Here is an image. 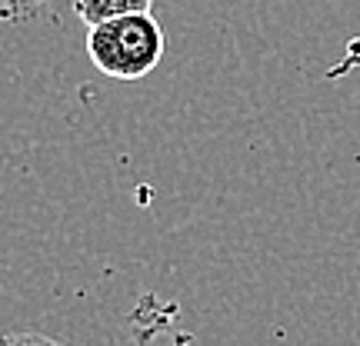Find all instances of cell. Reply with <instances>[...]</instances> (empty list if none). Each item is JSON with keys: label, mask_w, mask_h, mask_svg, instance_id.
<instances>
[{"label": "cell", "mask_w": 360, "mask_h": 346, "mask_svg": "<svg viewBox=\"0 0 360 346\" xmlns=\"http://www.w3.org/2000/svg\"><path fill=\"white\" fill-rule=\"evenodd\" d=\"M154 0H74V13L87 27L110 20V17H124V13H137V11H150Z\"/></svg>", "instance_id": "obj_2"}, {"label": "cell", "mask_w": 360, "mask_h": 346, "mask_svg": "<svg viewBox=\"0 0 360 346\" xmlns=\"http://www.w3.org/2000/svg\"><path fill=\"white\" fill-rule=\"evenodd\" d=\"M0 346H70V343H60V340L44 333H4Z\"/></svg>", "instance_id": "obj_3"}, {"label": "cell", "mask_w": 360, "mask_h": 346, "mask_svg": "<svg viewBox=\"0 0 360 346\" xmlns=\"http://www.w3.org/2000/svg\"><path fill=\"white\" fill-rule=\"evenodd\" d=\"M87 57L101 74L134 84L157 70L164 57V30L150 11L110 17L87 27Z\"/></svg>", "instance_id": "obj_1"}]
</instances>
